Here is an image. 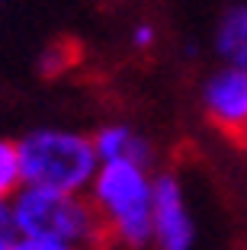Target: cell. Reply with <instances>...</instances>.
<instances>
[{"label":"cell","mask_w":247,"mask_h":250,"mask_svg":"<svg viewBox=\"0 0 247 250\" xmlns=\"http://www.w3.org/2000/svg\"><path fill=\"white\" fill-rule=\"evenodd\" d=\"M7 206L20 237L58 241L80 250H93L106 241V231H103L100 215L87 192L20 186Z\"/></svg>","instance_id":"3"},{"label":"cell","mask_w":247,"mask_h":250,"mask_svg":"<svg viewBox=\"0 0 247 250\" xmlns=\"http://www.w3.org/2000/svg\"><path fill=\"white\" fill-rule=\"evenodd\" d=\"M10 250H80L71 244H58V241H39V237H20Z\"/></svg>","instance_id":"10"},{"label":"cell","mask_w":247,"mask_h":250,"mask_svg":"<svg viewBox=\"0 0 247 250\" xmlns=\"http://www.w3.org/2000/svg\"><path fill=\"white\" fill-rule=\"evenodd\" d=\"M154 180H157V173H151V164L138 161L100 164L87 196L100 215L106 241H116L132 250L151 247Z\"/></svg>","instance_id":"1"},{"label":"cell","mask_w":247,"mask_h":250,"mask_svg":"<svg viewBox=\"0 0 247 250\" xmlns=\"http://www.w3.org/2000/svg\"><path fill=\"white\" fill-rule=\"evenodd\" d=\"M154 250H193L196 247V218L177 173H157L154 180V218H151Z\"/></svg>","instance_id":"4"},{"label":"cell","mask_w":247,"mask_h":250,"mask_svg":"<svg viewBox=\"0 0 247 250\" xmlns=\"http://www.w3.org/2000/svg\"><path fill=\"white\" fill-rule=\"evenodd\" d=\"M20 186L22 183H20V164H16V145L0 141V206H7Z\"/></svg>","instance_id":"8"},{"label":"cell","mask_w":247,"mask_h":250,"mask_svg":"<svg viewBox=\"0 0 247 250\" xmlns=\"http://www.w3.org/2000/svg\"><path fill=\"white\" fill-rule=\"evenodd\" d=\"M129 42L138 48V52H148L154 42H157V32H154V26L151 22H138L135 29H132V36H129Z\"/></svg>","instance_id":"9"},{"label":"cell","mask_w":247,"mask_h":250,"mask_svg":"<svg viewBox=\"0 0 247 250\" xmlns=\"http://www.w3.org/2000/svg\"><path fill=\"white\" fill-rule=\"evenodd\" d=\"M215 55L222 64L247 71V3H234L215 26Z\"/></svg>","instance_id":"7"},{"label":"cell","mask_w":247,"mask_h":250,"mask_svg":"<svg viewBox=\"0 0 247 250\" xmlns=\"http://www.w3.org/2000/svg\"><path fill=\"white\" fill-rule=\"evenodd\" d=\"M202 112L218 132L247 138V71L222 64L202 83Z\"/></svg>","instance_id":"5"},{"label":"cell","mask_w":247,"mask_h":250,"mask_svg":"<svg viewBox=\"0 0 247 250\" xmlns=\"http://www.w3.org/2000/svg\"><path fill=\"white\" fill-rule=\"evenodd\" d=\"M93 147L100 154V164H112V161L151 164V145L138 135V128H132L125 122H109L103 128H96Z\"/></svg>","instance_id":"6"},{"label":"cell","mask_w":247,"mask_h":250,"mask_svg":"<svg viewBox=\"0 0 247 250\" xmlns=\"http://www.w3.org/2000/svg\"><path fill=\"white\" fill-rule=\"evenodd\" d=\"M16 145L22 186H42L61 192H87L100 170V154L93 147V135L77 128L42 125L26 132Z\"/></svg>","instance_id":"2"}]
</instances>
